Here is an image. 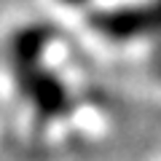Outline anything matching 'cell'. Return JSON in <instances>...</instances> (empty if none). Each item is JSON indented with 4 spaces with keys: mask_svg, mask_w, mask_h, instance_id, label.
<instances>
[]
</instances>
